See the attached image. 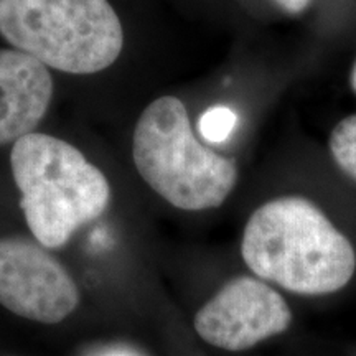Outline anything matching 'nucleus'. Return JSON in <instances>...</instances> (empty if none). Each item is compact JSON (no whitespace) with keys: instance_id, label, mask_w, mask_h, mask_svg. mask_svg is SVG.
Instances as JSON below:
<instances>
[{"instance_id":"nucleus-1","label":"nucleus","mask_w":356,"mask_h":356,"mask_svg":"<svg viewBox=\"0 0 356 356\" xmlns=\"http://www.w3.org/2000/svg\"><path fill=\"white\" fill-rule=\"evenodd\" d=\"M241 256L257 277L299 296L335 293L356 270L350 239L302 197H280L257 208L244 226Z\"/></svg>"},{"instance_id":"nucleus-2","label":"nucleus","mask_w":356,"mask_h":356,"mask_svg":"<svg viewBox=\"0 0 356 356\" xmlns=\"http://www.w3.org/2000/svg\"><path fill=\"white\" fill-rule=\"evenodd\" d=\"M10 167L26 225L47 249L65 246L111 202L104 173L76 147L48 134L33 132L17 140Z\"/></svg>"},{"instance_id":"nucleus-3","label":"nucleus","mask_w":356,"mask_h":356,"mask_svg":"<svg viewBox=\"0 0 356 356\" xmlns=\"http://www.w3.org/2000/svg\"><path fill=\"white\" fill-rule=\"evenodd\" d=\"M132 155L145 184L178 210L221 207L238 181L236 160L197 139L185 104L173 96L159 97L140 114Z\"/></svg>"},{"instance_id":"nucleus-4","label":"nucleus","mask_w":356,"mask_h":356,"mask_svg":"<svg viewBox=\"0 0 356 356\" xmlns=\"http://www.w3.org/2000/svg\"><path fill=\"white\" fill-rule=\"evenodd\" d=\"M0 35L70 74L99 73L124 48L122 24L108 0H0Z\"/></svg>"},{"instance_id":"nucleus-5","label":"nucleus","mask_w":356,"mask_h":356,"mask_svg":"<svg viewBox=\"0 0 356 356\" xmlns=\"http://www.w3.org/2000/svg\"><path fill=\"white\" fill-rule=\"evenodd\" d=\"M0 305L22 318L55 325L79 305V289L66 267L38 241L0 238Z\"/></svg>"},{"instance_id":"nucleus-6","label":"nucleus","mask_w":356,"mask_h":356,"mask_svg":"<svg viewBox=\"0 0 356 356\" xmlns=\"http://www.w3.org/2000/svg\"><path fill=\"white\" fill-rule=\"evenodd\" d=\"M291 323L287 300L266 280L249 275L226 282L193 318L198 337L226 351H246L287 332Z\"/></svg>"},{"instance_id":"nucleus-7","label":"nucleus","mask_w":356,"mask_h":356,"mask_svg":"<svg viewBox=\"0 0 356 356\" xmlns=\"http://www.w3.org/2000/svg\"><path fill=\"white\" fill-rule=\"evenodd\" d=\"M51 96L47 65L20 50H0V145L33 134L48 113Z\"/></svg>"},{"instance_id":"nucleus-8","label":"nucleus","mask_w":356,"mask_h":356,"mask_svg":"<svg viewBox=\"0 0 356 356\" xmlns=\"http://www.w3.org/2000/svg\"><path fill=\"white\" fill-rule=\"evenodd\" d=\"M330 150L337 165L356 181V114L345 118L333 129Z\"/></svg>"},{"instance_id":"nucleus-9","label":"nucleus","mask_w":356,"mask_h":356,"mask_svg":"<svg viewBox=\"0 0 356 356\" xmlns=\"http://www.w3.org/2000/svg\"><path fill=\"white\" fill-rule=\"evenodd\" d=\"M238 115L226 106H215L202 115L198 122L200 134L210 142H225L233 134Z\"/></svg>"},{"instance_id":"nucleus-10","label":"nucleus","mask_w":356,"mask_h":356,"mask_svg":"<svg viewBox=\"0 0 356 356\" xmlns=\"http://www.w3.org/2000/svg\"><path fill=\"white\" fill-rule=\"evenodd\" d=\"M88 356H147L137 348H134L131 345L124 343H114V345H106L99 346V348L91 351Z\"/></svg>"},{"instance_id":"nucleus-11","label":"nucleus","mask_w":356,"mask_h":356,"mask_svg":"<svg viewBox=\"0 0 356 356\" xmlns=\"http://www.w3.org/2000/svg\"><path fill=\"white\" fill-rule=\"evenodd\" d=\"M275 2H277L279 7L284 8L287 13L296 15V13L304 12L305 8L309 7L310 0H275Z\"/></svg>"},{"instance_id":"nucleus-12","label":"nucleus","mask_w":356,"mask_h":356,"mask_svg":"<svg viewBox=\"0 0 356 356\" xmlns=\"http://www.w3.org/2000/svg\"><path fill=\"white\" fill-rule=\"evenodd\" d=\"M350 84H351V89L356 92V61H355L353 70H351V74H350Z\"/></svg>"}]
</instances>
